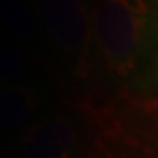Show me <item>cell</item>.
Wrapping results in <instances>:
<instances>
[{
  "instance_id": "obj_1",
  "label": "cell",
  "mask_w": 158,
  "mask_h": 158,
  "mask_svg": "<svg viewBox=\"0 0 158 158\" xmlns=\"http://www.w3.org/2000/svg\"><path fill=\"white\" fill-rule=\"evenodd\" d=\"M155 19L151 0H97L93 49L107 72L132 76L151 46Z\"/></svg>"
},
{
  "instance_id": "obj_2",
  "label": "cell",
  "mask_w": 158,
  "mask_h": 158,
  "mask_svg": "<svg viewBox=\"0 0 158 158\" xmlns=\"http://www.w3.org/2000/svg\"><path fill=\"white\" fill-rule=\"evenodd\" d=\"M48 39L77 70L90 69L93 11L85 0H32Z\"/></svg>"
},
{
  "instance_id": "obj_3",
  "label": "cell",
  "mask_w": 158,
  "mask_h": 158,
  "mask_svg": "<svg viewBox=\"0 0 158 158\" xmlns=\"http://www.w3.org/2000/svg\"><path fill=\"white\" fill-rule=\"evenodd\" d=\"M76 135V125L69 116H48L25 128L19 139L21 153L25 158H72Z\"/></svg>"
},
{
  "instance_id": "obj_4",
  "label": "cell",
  "mask_w": 158,
  "mask_h": 158,
  "mask_svg": "<svg viewBox=\"0 0 158 158\" xmlns=\"http://www.w3.org/2000/svg\"><path fill=\"white\" fill-rule=\"evenodd\" d=\"M40 106V95L28 85L0 86V134H9L27 125Z\"/></svg>"
},
{
  "instance_id": "obj_5",
  "label": "cell",
  "mask_w": 158,
  "mask_h": 158,
  "mask_svg": "<svg viewBox=\"0 0 158 158\" xmlns=\"http://www.w3.org/2000/svg\"><path fill=\"white\" fill-rule=\"evenodd\" d=\"M0 25L19 40H37L40 21L30 0H0Z\"/></svg>"
},
{
  "instance_id": "obj_6",
  "label": "cell",
  "mask_w": 158,
  "mask_h": 158,
  "mask_svg": "<svg viewBox=\"0 0 158 158\" xmlns=\"http://www.w3.org/2000/svg\"><path fill=\"white\" fill-rule=\"evenodd\" d=\"M27 72V60L12 40L0 39V86L16 85Z\"/></svg>"
},
{
  "instance_id": "obj_7",
  "label": "cell",
  "mask_w": 158,
  "mask_h": 158,
  "mask_svg": "<svg viewBox=\"0 0 158 158\" xmlns=\"http://www.w3.org/2000/svg\"><path fill=\"white\" fill-rule=\"evenodd\" d=\"M90 158H109L106 153H95V155H91Z\"/></svg>"
}]
</instances>
